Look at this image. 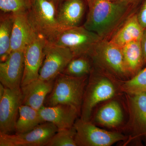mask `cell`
Masks as SVG:
<instances>
[{
	"mask_svg": "<svg viewBox=\"0 0 146 146\" xmlns=\"http://www.w3.org/2000/svg\"><path fill=\"white\" fill-rule=\"evenodd\" d=\"M133 8L118 0H94L89 8L83 27L102 39H108L129 16Z\"/></svg>",
	"mask_w": 146,
	"mask_h": 146,
	"instance_id": "6da1fadb",
	"label": "cell"
},
{
	"mask_svg": "<svg viewBox=\"0 0 146 146\" xmlns=\"http://www.w3.org/2000/svg\"><path fill=\"white\" fill-rule=\"evenodd\" d=\"M87 76L76 77L61 74L55 79L52 90L46 100V106L67 104L81 112L87 82Z\"/></svg>",
	"mask_w": 146,
	"mask_h": 146,
	"instance_id": "7a4b0ae2",
	"label": "cell"
},
{
	"mask_svg": "<svg viewBox=\"0 0 146 146\" xmlns=\"http://www.w3.org/2000/svg\"><path fill=\"white\" fill-rule=\"evenodd\" d=\"M86 84L80 112V119L90 121L94 108L102 102L113 98L117 93V87L106 74H99L92 70Z\"/></svg>",
	"mask_w": 146,
	"mask_h": 146,
	"instance_id": "3957f363",
	"label": "cell"
},
{
	"mask_svg": "<svg viewBox=\"0 0 146 146\" xmlns=\"http://www.w3.org/2000/svg\"><path fill=\"white\" fill-rule=\"evenodd\" d=\"M57 9L48 0H31L27 15L31 27L37 34L52 42L62 30L56 18Z\"/></svg>",
	"mask_w": 146,
	"mask_h": 146,
	"instance_id": "277c9868",
	"label": "cell"
},
{
	"mask_svg": "<svg viewBox=\"0 0 146 146\" xmlns=\"http://www.w3.org/2000/svg\"><path fill=\"white\" fill-rule=\"evenodd\" d=\"M88 56L94 65L104 72L119 78L128 76L121 48L107 39H102L94 46Z\"/></svg>",
	"mask_w": 146,
	"mask_h": 146,
	"instance_id": "5b68a950",
	"label": "cell"
},
{
	"mask_svg": "<svg viewBox=\"0 0 146 146\" xmlns=\"http://www.w3.org/2000/svg\"><path fill=\"white\" fill-rule=\"evenodd\" d=\"M102 38L84 27L63 29L52 43L68 48L74 57L88 55Z\"/></svg>",
	"mask_w": 146,
	"mask_h": 146,
	"instance_id": "8992f818",
	"label": "cell"
},
{
	"mask_svg": "<svg viewBox=\"0 0 146 146\" xmlns=\"http://www.w3.org/2000/svg\"><path fill=\"white\" fill-rule=\"evenodd\" d=\"M74 127L77 146H110L128 138L121 133L102 129L90 121L80 119L76 120Z\"/></svg>",
	"mask_w": 146,
	"mask_h": 146,
	"instance_id": "52a82bcc",
	"label": "cell"
},
{
	"mask_svg": "<svg viewBox=\"0 0 146 146\" xmlns=\"http://www.w3.org/2000/svg\"><path fill=\"white\" fill-rule=\"evenodd\" d=\"M44 53V58L39 71V78L46 81L54 80L74 57L68 48L47 41Z\"/></svg>",
	"mask_w": 146,
	"mask_h": 146,
	"instance_id": "ba28073f",
	"label": "cell"
},
{
	"mask_svg": "<svg viewBox=\"0 0 146 146\" xmlns=\"http://www.w3.org/2000/svg\"><path fill=\"white\" fill-rule=\"evenodd\" d=\"M58 130L52 123L45 122L26 133H0V146H45Z\"/></svg>",
	"mask_w": 146,
	"mask_h": 146,
	"instance_id": "9c48e42d",
	"label": "cell"
},
{
	"mask_svg": "<svg viewBox=\"0 0 146 146\" xmlns=\"http://www.w3.org/2000/svg\"><path fill=\"white\" fill-rule=\"evenodd\" d=\"M47 40L37 34L24 50V70L21 87L39 77V72L44 58V49Z\"/></svg>",
	"mask_w": 146,
	"mask_h": 146,
	"instance_id": "30bf717a",
	"label": "cell"
},
{
	"mask_svg": "<svg viewBox=\"0 0 146 146\" xmlns=\"http://www.w3.org/2000/svg\"><path fill=\"white\" fill-rule=\"evenodd\" d=\"M22 99L21 88L5 87L4 94L0 98V133L10 134L15 131Z\"/></svg>",
	"mask_w": 146,
	"mask_h": 146,
	"instance_id": "8fae6325",
	"label": "cell"
},
{
	"mask_svg": "<svg viewBox=\"0 0 146 146\" xmlns=\"http://www.w3.org/2000/svg\"><path fill=\"white\" fill-rule=\"evenodd\" d=\"M130 140L146 137V92L127 94Z\"/></svg>",
	"mask_w": 146,
	"mask_h": 146,
	"instance_id": "7c38bea8",
	"label": "cell"
},
{
	"mask_svg": "<svg viewBox=\"0 0 146 146\" xmlns=\"http://www.w3.org/2000/svg\"><path fill=\"white\" fill-rule=\"evenodd\" d=\"M24 70V51L11 52L7 59L0 63V81L6 88H21Z\"/></svg>",
	"mask_w": 146,
	"mask_h": 146,
	"instance_id": "4fadbf2b",
	"label": "cell"
},
{
	"mask_svg": "<svg viewBox=\"0 0 146 146\" xmlns=\"http://www.w3.org/2000/svg\"><path fill=\"white\" fill-rule=\"evenodd\" d=\"M39 111L44 121L52 123L58 129L72 127L80 114L77 108L67 104L44 106Z\"/></svg>",
	"mask_w": 146,
	"mask_h": 146,
	"instance_id": "5bb4252c",
	"label": "cell"
},
{
	"mask_svg": "<svg viewBox=\"0 0 146 146\" xmlns=\"http://www.w3.org/2000/svg\"><path fill=\"white\" fill-rule=\"evenodd\" d=\"M54 83V80L46 81L38 78L22 86V104L39 110L44 106L47 95L52 90Z\"/></svg>",
	"mask_w": 146,
	"mask_h": 146,
	"instance_id": "9a60e30c",
	"label": "cell"
},
{
	"mask_svg": "<svg viewBox=\"0 0 146 146\" xmlns=\"http://www.w3.org/2000/svg\"><path fill=\"white\" fill-rule=\"evenodd\" d=\"M13 14L14 21L11 41V52L24 51L37 35L29 22L27 12Z\"/></svg>",
	"mask_w": 146,
	"mask_h": 146,
	"instance_id": "2e32d148",
	"label": "cell"
},
{
	"mask_svg": "<svg viewBox=\"0 0 146 146\" xmlns=\"http://www.w3.org/2000/svg\"><path fill=\"white\" fill-rule=\"evenodd\" d=\"M84 2V0H65L60 4L56 18L62 29L79 26L85 12Z\"/></svg>",
	"mask_w": 146,
	"mask_h": 146,
	"instance_id": "e0dca14e",
	"label": "cell"
},
{
	"mask_svg": "<svg viewBox=\"0 0 146 146\" xmlns=\"http://www.w3.org/2000/svg\"><path fill=\"white\" fill-rule=\"evenodd\" d=\"M145 30L138 20L137 14L129 15L110 38V41L121 48L133 41H141Z\"/></svg>",
	"mask_w": 146,
	"mask_h": 146,
	"instance_id": "ac0fdd59",
	"label": "cell"
},
{
	"mask_svg": "<svg viewBox=\"0 0 146 146\" xmlns=\"http://www.w3.org/2000/svg\"><path fill=\"white\" fill-rule=\"evenodd\" d=\"M123 115L119 104L112 101L102 106L98 111L95 121L98 124L109 128L117 127L122 122Z\"/></svg>",
	"mask_w": 146,
	"mask_h": 146,
	"instance_id": "d6986e66",
	"label": "cell"
},
{
	"mask_svg": "<svg viewBox=\"0 0 146 146\" xmlns=\"http://www.w3.org/2000/svg\"><path fill=\"white\" fill-rule=\"evenodd\" d=\"M125 65L129 75L135 76L144 64L141 41H133L121 48Z\"/></svg>",
	"mask_w": 146,
	"mask_h": 146,
	"instance_id": "ffe728a7",
	"label": "cell"
},
{
	"mask_svg": "<svg viewBox=\"0 0 146 146\" xmlns=\"http://www.w3.org/2000/svg\"><path fill=\"white\" fill-rule=\"evenodd\" d=\"M44 122L39 110L21 104L19 107V117L16 121L15 131L16 133H26Z\"/></svg>",
	"mask_w": 146,
	"mask_h": 146,
	"instance_id": "44dd1931",
	"label": "cell"
},
{
	"mask_svg": "<svg viewBox=\"0 0 146 146\" xmlns=\"http://www.w3.org/2000/svg\"><path fill=\"white\" fill-rule=\"evenodd\" d=\"M14 14L1 13L0 19V60L5 61L11 52V41Z\"/></svg>",
	"mask_w": 146,
	"mask_h": 146,
	"instance_id": "7402d4cb",
	"label": "cell"
},
{
	"mask_svg": "<svg viewBox=\"0 0 146 146\" xmlns=\"http://www.w3.org/2000/svg\"><path fill=\"white\" fill-rule=\"evenodd\" d=\"M91 58L88 55L74 57L69 62L62 74L71 76H86L92 71Z\"/></svg>",
	"mask_w": 146,
	"mask_h": 146,
	"instance_id": "603a6c76",
	"label": "cell"
},
{
	"mask_svg": "<svg viewBox=\"0 0 146 146\" xmlns=\"http://www.w3.org/2000/svg\"><path fill=\"white\" fill-rule=\"evenodd\" d=\"M119 89L128 95L146 92V68L139 71L130 79L122 82Z\"/></svg>",
	"mask_w": 146,
	"mask_h": 146,
	"instance_id": "cb8c5ba5",
	"label": "cell"
},
{
	"mask_svg": "<svg viewBox=\"0 0 146 146\" xmlns=\"http://www.w3.org/2000/svg\"><path fill=\"white\" fill-rule=\"evenodd\" d=\"M76 134L75 129L74 126L58 129L46 146H77Z\"/></svg>",
	"mask_w": 146,
	"mask_h": 146,
	"instance_id": "d4e9b609",
	"label": "cell"
},
{
	"mask_svg": "<svg viewBox=\"0 0 146 146\" xmlns=\"http://www.w3.org/2000/svg\"><path fill=\"white\" fill-rule=\"evenodd\" d=\"M31 5V0H0L2 13L13 14L26 12Z\"/></svg>",
	"mask_w": 146,
	"mask_h": 146,
	"instance_id": "484cf974",
	"label": "cell"
},
{
	"mask_svg": "<svg viewBox=\"0 0 146 146\" xmlns=\"http://www.w3.org/2000/svg\"><path fill=\"white\" fill-rule=\"evenodd\" d=\"M137 17L140 25L144 30L146 29V0H143L141 8L137 13Z\"/></svg>",
	"mask_w": 146,
	"mask_h": 146,
	"instance_id": "4316f807",
	"label": "cell"
},
{
	"mask_svg": "<svg viewBox=\"0 0 146 146\" xmlns=\"http://www.w3.org/2000/svg\"><path fill=\"white\" fill-rule=\"evenodd\" d=\"M141 47L143 51L144 64H146V29L144 30L141 40Z\"/></svg>",
	"mask_w": 146,
	"mask_h": 146,
	"instance_id": "83f0119b",
	"label": "cell"
},
{
	"mask_svg": "<svg viewBox=\"0 0 146 146\" xmlns=\"http://www.w3.org/2000/svg\"><path fill=\"white\" fill-rule=\"evenodd\" d=\"M125 3L135 8L137 6L141 3L143 0H118Z\"/></svg>",
	"mask_w": 146,
	"mask_h": 146,
	"instance_id": "f1b7e54d",
	"label": "cell"
},
{
	"mask_svg": "<svg viewBox=\"0 0 146 146\" xmlns=\"http://www.w3.org/2000/svg\"><path fill=\"white\" fill-rule=\"evenodd\" d=\"M48 1L52 2L54 5L57 9L58 7L60 5V4L64 1H65V0H48Z\"/></svg>",
	"mask_w": 146,
	"mask_h": 146,
	"instance_id": "f546056e",
	"label": "cell"
},
{
	"mask_svg": "<svg viewBox=\"0 0 146 146\" xmlns=\"http://www.w3.org/2000/svg\"><path fill=\"white\" fill-rule=\"evenodd\" d=\"M84 1L87 4L89 8L91 7L94 1V0H84Z\"/></svg>",
	"mask_w": 146,
	"mask_h": 146,
	"instance_id": "4dcf8cb0",
	"label": "cell"
},
{
	"mask_svg": "<svg viewBox=\"0 0 146 146\" xmlns=\"http://www.w3.org/2000/svg\"><path fill=\"white\" fill-rule=\"evenodd\" d=\"M145 143H146V137H145Z\"/></svg>",
	"mask_w": 146,
	"mask_h": 146,
	"instance_id": "1f68e13d",
	"label": "cell"
},
{
	"mask_svg": "<svg viewBox=\"0 0 146 146\" xmlns=\"http://www.w3.org/2000/svg\"><path fill=\"white\" fill-rule=\"evenodd\" d=\"M110 1H117V0H110Z\"/></svg>",
	"mask_w": 146,
	"mask_h": 146,
	"instance_id": "d6a6232c",
	"label": "cell"
},
{
	"mask_svg": "<svg viewBox=\"0 0 146 146\" xmlns=\"http://www.w3.org/2000/svg\"></svg>",
	"mask_w": 146,
	"mask_h": 146,
	"instance_id": "836d02e7",
	"label": "cell"
}]
</instances>
